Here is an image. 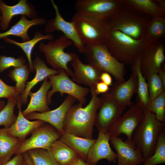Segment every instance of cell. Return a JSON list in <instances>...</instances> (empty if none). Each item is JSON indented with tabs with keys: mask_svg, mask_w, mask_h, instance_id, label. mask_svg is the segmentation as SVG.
<instances>
[{
	"mask_svg": "<svg viewBox=\"0 0 165 165\" xmlns=\"http://www.w3.org/2000/svg\"><path fill=\"white\" fill-rule=\"evenodd\" d=\"M91 98L86 106L79 103L68 111L63 125V133L87 139H93L94 126L100 102L95 88L90 89Z\"/></svg>",
	"mask_w": 165,
	"mask_h": 165,
	"instance_id": "1",
	"label": "cell"
},
{
	"mask_svg": "<svg viewBox=\"0 0 165 165\" xmlns=\"http://www.w3.org/2000/svg\"><path fill=\"white\" fill-rule=\"evenodd\" d=\"M105 43L114 57L125 64L130 65L141 58L150 43L145 35L136 39L115 30H110Z\"/></svg>",
	"mask_w": 165,
	"mask_h": 165,
	"instance_id": "2",
	"label": "cell"
},
{
	"mask_svg": "<svg viewBox=\"0 0 165 165\" xmlns=\"http://www.w3.org/2000/svg\"><path fill=\"white\" fill-rule=\"evenodd\" d=\"M150 17L123 3L107 21L110 30H118L138 39L145 35Z\"/></svg>",
	"mask_w": 165,
	"mask_h": 165,
	"instance_id": "3",
	"label": "cell"
},
{
	"mask_svg": "<svg viewBox=\"0 0 165 165\" xmlns=\"http://www.w3.org/2000/svg\"><path fill=\"white\" fill-rule=\"evenodd\" d=\"M165 126L156 119L154 114L144 110L141 120L133 132L132 140L145 160L153 154L159 134Z\"/></svg>",
	"mask_w": 165,
	"mask_h": 165,
	"instance_id": "4",
	"label": "cell"
},
{
	"mask_svg": "<svg viewBox=\"0 0 165 165\" xmlns=\"http://www.w3.org/2000/svg\"><path fill=\"white\" fill-rule=\"evenodd\" d=\"M83 53L88 64L102 72L108 73L113 76L117 82L125 81V64L111 54L105 43L86 45Z\"/></svg>",
	"mask_w": 165,
	"mask_h": 165,
	"instance_id": "5",
	"label": "cell"
},
{
	"mask_svg": "<svg viewBox=\"0 0 165 165\" xmlns=\"http://www.w3.org/2000/svg\"><path fill=\"white\" fill-rule=\"evenodd\" d=\"M71 22L86 45L105 43L108 36L110 29L107 20L75 12Z\"/></svg>",
	"mask_w": 165,
	"mask_h": 165,
	"instance_id": "6",
	"label": "cell"
},
{
	"mask_svg": "<svg viewBox=\"0 0 165 165\" xmlns=\"http://www.w3.org/2000/svg\"><path fill=\"white\" fill-rule=\"evenodd\" d=\"M72 44L71 40L63 35L46 44L40 42L38 48L39 51L43 53L47 63L53 69L59 71L64 70L68 76H71L73 72L68 66V63L79 57L74 53L66 52L64 50Z\"/></svg>",
	"mask_w": 165,
	"mask_h": 165,
	"instance_id": "7",
	"label": "cell"
},
{
	"mask_svg": "<svg viewBox=\"0 0 165 165\" xmlns=\"http://www.w3.org/2000/svg\"><path fill=\"white\" fill-rule=\"evenodd\" d=\"M48 78L52 87L51 90L48 92L47 94L48 105L51 104V97L56 92L60 93L62 96L64 94H67L74 97L82 105L86 104V97L90 89L81 86L73 81L64 70H60L58 74L50 76Z\"/></svg>",
	"mask_w": 165,
	"mask_h": 165,
	"instance_id": "8",
	"label": "cell"
},
{
	"mask_svg": "<svg viewBox=\"0 0 165 165\" xmlns=\"http://www.w3.org/2000/svg\"><path fill=\"white\" fill-rule=\"evenodd\" d=\"M100 98L95 125L99 132H105L121 116L127 106L108 92L103 94Z\"/></svg>",
	"mask_w": 165,
	"mask_h": 165,
	"instance_id": "9",
	"label": "cell"
},
{
	"mask_svg": "<svg viewBox=\"0 0 165 165\" xmlns=\"http://www.w3.org/2000/svg\"><path fill=\"white\" fill-rule=\"evenodd\" d=\"M31 134L30 138L23 141L15 154H22L30 150L36 148L50 151L52 143L59 139L61 136L54 127L46 123L37 128Z\"/></svg>",
	"mask_w": 165,
	"mask_h": 165,
	"instance_id": "10",
	"label": "cell"
},
{
	"mask_svg": "<svg viewBox=\"0 0 165 165\" xmlns=\"http://www.w3.org/2000/svg\"><path fill=\"white\" fill-rule=\"evenodd\" d=\"M123 0H78L74 4L76 12L108 21Z\"/></svg>",
	"mask_w": 165,
	"mask_h": 165,
	"instance_id": "11",
	"label": "cell"
},
{
	"mask_svg": "<svg viewBox=\"0 0 165 165\" xmlns=\"http://www.w3.org/2000/svg\"><path fill=\"white\" fill-rule=\"evenodd\" d=\"M144 110L137 103L133 104L108 128L107 131L111 137H119L125 135L128 140H132L133 132L139 124Z\"/></svg>",
	"mask_w": 165,
	"mask_h": 165,
	"instance_id": "12",
	"label": "cell"
},
{
	"mask_svg": "<svg viewBox=\"0 0 165 165\" xmlns=\"http://www.w3.org/2000/svg\"><path fill=\"white\" fill-rule=\"evenodd\" d=\"M164 42L151 43L142 56L140 61L141 72L146 80L154 74H158L164 66Z\"/></svg>",
	"mask_w": 165,
	"mask_h": 165,
	"instance_id": "13",
	"label": "cell"
},
{
	"mask_svg": "<svg viewBox=\"0 0 165 165\" xmlns=\"http://www.w3.org/2000/svg\"><path fill=\"white\" fill-rule=\"evenodd\" d=\"M50 1L55 12V16L46 22L45 32L48 34L56 31H61L64 35L72 42L73 44L80 52L83 53L86 45L79 36L73 24L71 22L65 20L54 1Z\"/></svg>",
	"mask_w": 165,
	"mask_h": 165,
	"instance_id": "14",
	"label": "cell"
},
{
	"mask_svg": "<svg viewBox=\"0 0 165 165\" xmlns=\"http://www.w3.org/2000/svg\"><path fill=\"white\" fill-rule=\"evenodd\" d=\"M76 99L68 95L61 105L57 108L43 112H33L25 116L28 119L41 120L51 125L61 134L63 133V125L66 114Z\"/></svg>",
	"mask_w": 165,
	"mask_h": 165,
	"instance_id": "15",
	"label": "cell"
},
{
	"mask_svg": "<svg viewBox=\"0 0 165 165\" xmlns=\"http://www.w3.org/2000/svg\"><path fill=\"white\" fill-rule=\"evenodd\" d=\"M110 140L117 152V165H140L145 161L132 140L124 141L119 137H111Z\"/></svg>",
	"mask_w": 165,
	"mask_h": 165,
	"instance_id": "16",
	"label": "cell"
},
{
	"mask_svg": "<svg viewBox=\"0 0 165 165\" xmlns=\"http://www.w3.org/2000/svg\"><path fill=\"white\" fill-rule=\"evenodd\" d=\"M111 136L107 131L99 132L98 138L90 148L86 162L95 165L100 160H107L109 162H116L117 154L111 148L109 143Z\"/></svg>",
	"mask_w": 165,
	"mask_h": 165,
	"instance_id": "17",
	"label": "cell"
},
{
	"mask_svg": "<svg viewBox=\"0 0 165 165\" xmlns=\"http://www.w3.org/2000/svg\"><path fill=\"white\" fill-rule=\"evenodd\" d=\"M0 9L2 13L0 27L3 31L9 28L10 22L14 16L24 15L32 19L36 17L35 7L27 0H20L16 4L11 6L7 5L3 1L0 0Z\"/></svg>",
	"mask_w": 165,
	"mask_h": 165,
	"instance_id": "18",
	"label": "cell"
},
{
	"mask_svg": "<svg viewBox=\"0 0 165 165\" xmlns=\"http://www.w3.org/2000/svg\"><path fill=\"white\" fill-rule=\"evenodd\" d=\"M71 64L74 70L71 76L73 81L90 89L95 88L97 83L100 81V77L102 72L88 64L83 63L79 57L71 62Z\"/></svg>",
	"mask_w": 165,
	"mask_h": 165,
	"instance_id": "19",
	"label": "cell"
},
{
	"mask_svg": "<svg viewBox=\"0 0 165 165\" xmlns=\"http://www.w3.org/2000/svg\"><path fill=\"white\" fill-rule=\"evenodd\" d=\"M131 70L132 73L127 80L122 82H116L108 91L120 102L130 106L134 104L131 99L134 94L137 93L138 88L137 74L134 69Z\"/></svg>",
	"mask_w": 165,
	"mask_h": 165,
	"instance_id": "20",
	"label": "cell"
},
{
	"mask_svg": "<svg viewBox=\"0 0 165 165\" xmlns=\"http://www.w3.org/2000/svg\"><path fill=\"white\" fill-rule=\"evenodd\" d=\"M32 63L33 68L36 71V74L32 80L27 82L24 91L20 95V101L22 104L23 105L27 103L28 94L35 85L49 76L57 75L59 73L58 70L48 68L44 61L37 55Z\"/></svg>",
	"mask_w": 165,
	"mask_h": 165,
	"instance_id": "21",
	"label": "cell"
},
{
	"mask_svg": "<svg viewBox=\"0 0 165 165\" xmlns=\"http://www.w3.org/2000/svg\"><path fill=\"white\" fill-rule=\"evenodd\" d=\"M51 87L48 78H46L37 92H29L30 101L27 108L22 112L24 116L33 112H43L50 110L47 101V94Z\"/></svg>",
	"mask_w": 165,
	"mask_h": 165,
	"instance_id": "22",
	"label": "cell"
},
{
	"mask_svg": "<svg viewBox=\"0 0 165 165\" xmlns=\"http://www.w3.org/2000/svg\"><path fill=\"white\" fill-rule=\"evenodd\" d=\"M21 106L19 105L17 106L18 113L16 119L11 126L8 128V130L10 135L24 141L28 135L31 134L37 128L46 123L39 120L29 121L23 115Z\"/></svg>",
	"mask_w": 165,
	"mask_h": 165,
	"instance_id": "23",
	"label": "cell"
},
{
	"mask_svg": "<svg viewBox=\"0 0 165 165\" xmlns=\"http://www.w3.org/2000/svg\"><path fill=\"white\" fill-rule=\"evenodd\" d=\"M46 20L43 17L36 16L31 20H28L24 15H21L19 20L8 30L0 33V39L9 36L19 37L22 42L30 40L31 38L28 34V29L32 26L45 24Z\"/></svg>",
	"mask_w": 165,
	"mask_h": 165,
	"instance_id": "24",
	"label": "cell"
},
{
	"mask_svg": "<svg viewBox=\"0 0 165 165\" xmlns=\"http://www.w3.org/2000/svg\"><path fill=\"white\" fill-rule=\"evenodd\" d=\"M24 141L10 135L8 128L0 129V163L2 165L15 154Z\"/></svg>",
	"mask_w": 165,
	"mask_h": 165,
	"instance_id": "25",
	"label": "cell"
},
{
	"mask_svg": "<svg viewBox=\"0 0 165 165\" xmlns=\"http://www.w3.org/2000/svg\"><path fill=\"white\" fill-rule=\"evenodd\" d=\"M75 151L83 159L87 160L88 152L96 139H87L64 132L59 139Z\"/></svg>",
	"mask_w": 165,
	"mask_h": 165,
	"instance_id": "26",
	"label": "cell"
},
{
	"mask_svg": "<svg viewBox=\"0 0 165 165\" xmlns=\"http://www.w3.org/2000/svg\"><path fill=\"white\" fill-rule=\"evenodd\" d=\"M54 36L51 33L44 35L39 31H36L33 38L25 42H20L6 37L3 39L6 43H10L20 48L26 55L28 63L29 69L30 72H34L35 71L31 59V53L35 45L40 41L43 40H53Z\"/></svg>",
	"mask_w": 165,
	"mask_h": 165,
	"instance_id": "27",
	"label": "cell"
},
{
	"mask_svg": "<svg viewBox=\"0 0 165 165\" xmlns=\"http://www.w3.org/2000/svg\"><path fill=\"white\" fill-rule=\"evenodd\" d=\"M50 151L60 165H70L79 156L75 151L59 139L53 142Z\"/></svg>",
	"mask_w": 165,
	"mask_h": 165,
	"instance_id": "28",
	"label": "cell"
},
{
	"mask_svg": "<svg viewBox=\"0 0 165 165\" xmlns=\"http://www.w3.org/2000/svg\"><path fill=\"white\" fill-rule=\"evenodd\" d=\"M123 4L149 17L165 16L154 0H123Z\"/></svg>",
	"mask_w": 165,
	"mask_h": 165,
	"instance_id": "29",
	"label": "cell"
},
{
	"mask_svg": "<svg viewBox=\"0 0 165 165\" xmlns=\"http://www.w3.org/2000/svg\"><path fill=\"white\" fill-rule=\"evenodd\" d=\"M145 36L150 43L164 42L165 17H150L147 27Z\"/></svg>",
	"mask_w": 165,
	"mask_h": 165,
	"instance_id": "30",
	"label": "cell"
},
{
	"mask_svg": "<svg viewBox=\"0 0 165 165\" xmlns=\"http://www.w3.org/2000/svg\"><path fill=\"white\" fill-rule=\"evenodd\" d=\"M140 59L138 60L131 65V68L136 71L138 78V102H137L141 107L145 110L149 102V98L148 87L146 80L142 75L140 69Z\"/></svg>",
	"mask_w": 165,
	"mask_h": 165,
	"instance_id": "31",
	"label": "cell"
},
{
	"mask_svg": "<svg viewBox=\"0 0 165 165\" xmlns=\"http://www.w3.org/2000/svg\"><path fill=\"white\" fill-rule=\"evenodd\" d=\"M28 64H25L23 66L14 67L9 71L8 76L16 82L14 86L17 92L20 94L24 91L26 83L28 80L30 73L28 67Z\"/></svg>",
	"mask_w": 165,
	"mask_h": 165,
	"instance_id": "32",
	"label": "cell"
},
{
	"mask_svg": "<svg viewBox=\"0 0 165 165\" xmlns=\"http://www.w3.org/2000/svg\"><path fill=\"white\" fill-rule=\"evenodd\" d=\"M165 163V127L161 130L153 154L145 160L142 165H156Z\"/></svg>",
	"mask_w": 165,
	"mask_h": 165,
	"instance_id": "33",
	"label": "cell"
},
{
	"mask_svg": "<svg viewBox=\"0 0 165 165\" xmlns=\"http://www.w3.org/2000/svg\"><path fill=\"white\" fill-rule=\"evenodd\" d=\"M27 152L35 165H60L52 153L46 149H33Z\"/></svg>",
	"mask_w": 165,
	"mask_h": 165,
	"instance_id": "34",
	"label": "cell"
},
{
	"mask_svg": "<svg viewBox=\"0 0 165 165\" xmlns=\"http://www.w3.org/2000/svg\"><path fill=\"white\" fill-rule=\"evenodd\" d=\"M145 110L154 114L158 121L165 124V91L150 101Z\"/></svg>",
	"mask_w": 165,
	"mask_h": 165,
	"instance_id": "35",
	"label": "cell"
},
{
	"mask_svg": "<svg viewBox=\"0 0 165 165\" xmlns=\"http://www.w3.org/2000/svg\"><path fill=\"white\" fill-rule=\"evenodd\" d=\"M17 104L16 101L8 100L7 104L0 111V126L9 128L14 123L17 116L14 113V110Z\"/></svg>",
	"mask_w": 165,
	"mask_h": 165,
	"instance_id": "36",
	"label": "cell"
},
{
	"mask_svg": "<svg viewBox=\"0 0 165 165\" xmlns=\"http://www.w3.org/2000/svg\"><path fill=\"white\" fill-rule=\"evenodd\" d=\"M146 80L149 101L165 91V85L163 84L158 74L151 75Z\"/></svg>",
	"mask_w": 165,
	"mask_h": 165,
	"instance_id": "37",
	"label": "cell"
},
{
	"mask_svg": "<svg viewBox=\"0 0 165 165\" xmlns=\"http://www.w3.org/2000/svg\"><path fill=\"white\" fill-rule=\"evenodd\" d=\"M20 96L14 86L6 84L0 78V98H6L8 100L16 101L17 105L20 104L22 105Z\"/></svg>",
	"mask_w": 165,
	"mask_h": 165,
	"instance_id": "38",
	"label": "cell"
},
{
	"mask_svg": "<svg viewBox=\"0 0 165 165\" xmlns=\"http://www.w3.org/2000/svg\"><path fill=\"white\" fill-rule=\"evenodd\" d=\"M26 60L22 56L17 58L5 55L0 56V74L12 67H16L26 64Z\"/></svg>",
	"mask_w": 165,
	"mask_h": 165,
	"instance_id": "39",
	"label": "cell"
},
{
	"mask_svg": "<svg viewBox=\"0 0 165 165\" xmlns=\"http://www.w3.org/2000/svg\"><path fill=\"white\" fill-rule=\"evenodd\" d=\"M110 89L109 86L101 82H97L95 87V91L97 95L107 93Z\"/></svg>",
	"mask_w": 165,
	"mask_h": 165,
	"instance_id": "40",
	"label": "cell"
},
{
	"mask_svg": "<svg viewBox=\"0 0 165 165\" xmlns=\"http://www.w3.org/2000/svg\"><path fill=\"white\" fill-rule=\"evenodd\" d=\"M24 160L22 154H17L3 165H22Z\"/></svg>",
	"mask_w": 165,
	"mask_h": 165,
	"instance_id": "41",
	"label": "cell"
},
{
	"mask_svg": "<svg viewBox=\"0 0 165 165\" xmlns=\"http://www.w3.org/2000/svg\"><path fill=\"white\" fill-rule=\"evenodd\" d=\"M101 82H103L108 86L112 85V80L111 75L108 73L103 72L102 73L100 77Z\"/></svg>",
	"mask_w": 165,
	"mask_h": 165,
	"instance_id": "42",
	"label": "cell"
},
{
	"mask_svg": "<svg viewBox=\"0 0 165 165\" xmlns=\"http://www.w3.org/2000/svg\"><path fill=\"white\" fill-rule=\"evenodd\" d=\"M70 165H91L88 163L79 156Z\"/></svg>",
	"mask_w": 165,
	"mask_h": 165,
	"instance_id": "43",
	"label": "cell"
},
{
	"mask_svg": "<svg viewBox=\"0 0 165 165\" xmlns=\"http://www.w3.org/2000/svg\"><path fill=\"white\" fill-rule=\"evenodd\" d=\"M22 155L24 161L28 165H35L27 152Z\"/></svg>",
	"mask_w": 165,
	"mask_h": 165,
	"instance_id": "44",
	"label": "cell"
},
{
	"mask_svg": "<svg viewBox=\"0 0 165 165\" xmlns=\"http://www.w3.org/2000/svg\"><path fill=\"white\" fill-rule=\"evenodd\" d=\"M154 1L157 4L160 9L165 13V0H156Z\"/></svg>",
	"mask_w": 165,
	"mask_h": 165,
	"instance_id": "45",
	"label": "cell"
},
{
	"mask_svg": "<svg viewBox=\"0 0 165 165\" xmlns=\"http://www.w3.org/2000/svg\"><path fill=\"white\" fill-rule=\"evenodd\" d=\"M158 75L163 82V84L165 85V66L163 67L162 69L158 74Z\"/></svg>",
	"mask_w": 165,
	"mask_h": 165,
	"instance_id": "46",
	"label": "cell"
},
{
	"mask_svg": "<svg viewBox=\"0 0 165 165\" xmlns=\"http://www.w3.org/2000/svg\"><path fill=\"white\" fill-rule=\"evenodd\" d=\"M6 105L4 101L0 100V111Z\"/></svg>",
	"mask_w": 165,
	"mask_h": 165,
	"instance_id": "47",
	"label": "cell"
},
{
	"mask_svg": "<svg viewBox=\"0 0 165 165\" xmlns=\"http://www.w3.org/2000/svg\"><path fill=\"white\" fill-rule=\"evenodd\" d=\"M22 165H28L24 161Z\"/></svg>",
	"mask_w": 165,
	"mask_h": 165,
	"instance_id": "48",
	"label": "cell"
},
{
	"mask_svg": "<svg viewBox=\"0 0 165 165\" xmlns=\"http://www.w3.org/2000/svg\"><path fill=\"white\" fill-rule=\"evenodd\" d=\"M1 12V9H0V13ZM1 16H0V23H1Z\"/></svg>",
	"mask_w": 165,
	"mask_h": 165,
	"instance_id": "49",
	"label": "cell"
},
{
	"mask_svg": "<svg viewBox=\"0 0 165 165\" xmlns=\"http://www.w3.org/2000/svg\"><path fill=\"white\" fill-rule=\"evenodd\" d=\"M0 165H2L0 163Z\"/></svg>",
	"mask_w": 165,
	"mask_h": 165,
	"instance_id": "50",
	"label": "cell"
}]
</instances>
